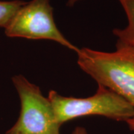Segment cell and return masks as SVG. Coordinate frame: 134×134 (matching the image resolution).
I'll list each match as a JSON object with an SVG mask.
<instances>
[{
	"mask_svg": "<svg viewBox=\"0 0 134 134\" xmlns=\"http://www.w3.org/2000/svg\"><path fill=\"white\" fill-rule=\"evenodd\" d=\"M77 64L98 84L105 86L128 102L134 109V48L116 43L112 52L79 48ZM126 124L134 132V117Z\"/></svg>",
	"mask_w": 134,
	"mask_h": 134,
	"instance_id": "1",
	"label": "cell"
},
{
	"mask_svg": "<svg viewBox=\"0 0 134 134\" xmlns=\"http://www.w3.org/2000/svg\"><path fill=\"white\" fill-rule=\"evenodd\" d=\"M48 98L61 125L77 118L89 115H99L125 122L134 117L133 107L128 102L100 84H98L93 96L85 98L63 96L54 90L49 91Z\"/></svg>",
	"mask_w": 134,
	"mask_h": 134,
	"instance_id": "2",
	"label": "cell"
},
{
	"mask_svg": "<svg viewBox=\"0 0 134 134\" xmlns=\"http://www.w3.org/2000/svg\"><path fill=\"white\" fill-rule=\"evenodd\" d=\"M20 100L19 118L5 134H60L52 104L40 88L23 75L12 77Z\"/></svg>",
	"mask_w": 134,
	"mask_h": 134,
	"instance_id": "3",
	"label": "cell"
},
{
	"mask_svg": "<svg viewBox=\"0 0 134 134\" xmlns=\"http://www.w3.org/2000/svg\"><path fill=\"white\" fill-rule=\"evenodd\" d=\"M53 12L50 0L26 2L4 29L5 35L11 38L52 40L77 53L79 48L67 40L58 28Z\"/></svg>",
	"mask_w": 134,
	"mask_h": 134,
	"instance_id": "4",
	"label": "cell"
},
{
	"mask_svg": "<svg viewBox=\"0 0 134 134\" xmlns=\"http://www.w3.org/2000/svg\"><path fill=\"white\" fill-rule=\"evenodd\" d=\"M124 9L127 24L123 29H113L117 41L134 48V0H118Z\"/></svg>",
	"mask_w": 134,
	"mask_h": 134,
	"instance_id": "5",
	"label": "cell"
},
{
	"mask_svg": "<svg viewBox=\"0 0 134 134\" xmlns=\"http://www.w3.org/2000/svg\"><path fill=\"white\" fill-rule=\"evenodd\" d=\"M25 3L23 0H0V28L5 29L15 14Z\"/></svg>",
	"mask_w": 134,
	"mask_h": 134,
	"instance_id": "6",
	"label": "cell"
},
{
	"mask_svg": "<svg viewBox=\"0 0 134 134\" xmlns=\"http://www.w3.org/2000/svg\"><path fill=\"white\" fill-rule=\"evenodd\" d=\"M72 134H88L87 133V131L83 127H81V126H78L76 127L75 130L72 131Z\"/></svg>",
	"mask_w": 134,
	"mask_h": 134,
	"instance_id": "7",
	"label": "cell"
},
{
	"mask_svg": "<svg viewBox=\"0 0 134 134\" xmlns=\"http://www.w3.org/2000/svg\"><path fill=\"white\" fill-rule=\"evenodd\" d=\"M81 1H82V0H67L66 5L68 7H72Z\"/></svg>",
	"mask_w": 134,
	"mask_h": 134,
	"instance_id": "8",
	"label": "cell"
}]
</instances>
